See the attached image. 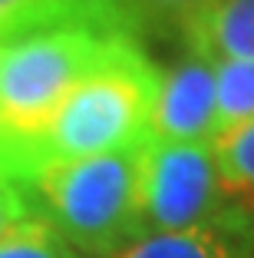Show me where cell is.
Masks as SVG:
<instances>
[{
	"label": "cell",
	"instance_id": "obj_4",
	"mask_svg": "<svg viewBox=\"0 0 254 258\" xmlns=\"http://www.w3.org/2000/svg\"><path fill=\"white\" fill-rule=\"evenodd\" d=\"M142 232H182L231 215V202L218 175L208 143H142L139 175Z\"/></svg>",
	"mask_w": 254,
	"mask_h": 258
},
{
	"label": "cell",
	"instance_id": "obj_7",
	"mask_svg": "<svg viewBox=\"0 0 254 258\" xmlns=\"http://www.w3.org/2000/svg\"><path fill=\"white\" fill-rule=\"evenodd\" d=\"M182 50L215 60L254 63V0H211L179 30Z\"/></svg>",
	"mask_w": 254,
	"mask_h": 258
},
{
	"label": "cell",
	"instance_id": "obj_1",
	"mask_svg": "<svg viewBox=\"0 0 254 258\" xmlns=\"http://www.w3.org/2000/svg\"><path fill=\"white\" fill-rule=\"evenodd\" d=\"M158 80L162 67L145 53L142 40L132 33H116L43 129L20 182L56 162L142 146L149 139Z\"/></svg>",
	"mask_w": 254,
	"mask_h": 258
},
{
	"label": "cell",
	"instance_id": "obj_3",
	"mask_svg": "<svg viewBox=\"0 0 254 258\" xmlns=\"http://www.w3.org/2000/svg\"><path fill=\"white\" fill-rule=\"evenodd\" d=\"M142 146L56 162L27 179L33 212L86 258H112L142 235Z\"/></svg>",
	"mask_w": 254,
	"mask_h": 258
},
{
	"label": "cell",
	"instance_id": "obj_12",
	"mask_svg": "<svg viewBox=\"0 0 254 258\" xmlns=\"http://www.w3.org/2000/svg\"><path fill=\"white\" fill-rule=\"evenodd\" d=\"M30 215H33V202H30L27 185L0 169V238L10 235V232H14L20 222H27Z\"/></svg>",
	"mask_w": 254,
	"mask_h": 258
},
{
	"label": "cell",
	"instance_id": "obj_9",
	"mask_svg": "<svg viewBox=\"0 0 254 258\" xmlns=\"http://www.w3.org/2000/svg\"><path fill=\"white\" fill-rule=\"evenodd\" d=\"M215 136L254 119V63L215 60Z\"/></svg>",
	"mask_w": 254,
	"mask_h": 258
},
{
	"label": "cell",
	"instance_id": "obj_11",
	"mask_svg": "<svg viewBox=\"0 0 254 258\" xmlns=\"http://www.w3.org/2000/svg\"><path fill=\"white\" fill-rule=\"evenodd\" d=\"M122 10L129 33L139 37L142 30L162 27V30H179L188 17H195L211 0H116Z\"/></svg>",
	"mask_w": 254,
	"mask_h": 258
},
{
	"label": "cell",
	"instance_id": "obj_6",
	"mask_svg": "<svg viewBox=\"0 0 254 258\" xmlns=\"http://www.w3.org/2000/svg\"><path fill=\"white\" fill-rule=\"evenodd\" d=\"M112 258H254V212L234 209L208 225L142 232Z\"/></svg>",
	"mask_w": 254,
	"mask_h": 258
},
{
	"label": "cell",
	"instance_id": "obj_5",
	"mask_svg": "<svg viewBox=\"0 0 254 258\" xmlns=\"http://www.w3.org/2000/svg\"><path fill=\"white\" fill-rule=\"evenodd\" d=\"M211 136H215V70L205 56L182 50L175 63L162 67L149 139L208 143Z\"/></svg>",
	"mask_w": 254,
	"mask_h": 258
},
{
	"label": "cell",
	"instance_id": "obj_8",
	"mask_svg": "<svg viewBox=\"0 0 254 258\" xmlns=\"http://www.w3.org/2000/svg\"><path fill=\"white\" fill-rule=\"evenodd\" d=\"M208 146L231 202L254 212V119L211 136Z\"/></svg>",
	"mask_w": 254,
	"mask_h": 258
},
{
	"label": "cell",
	"instance_id": "obj_10",
	"mask_svg": "<svg viewBox=\"0 0 254 258\" xmlns=\"http://www.w3.org/2000/svg\"><path fill=\"white\" fill-rule=\"evenodd\" d=\"M0 258H86V255L76 251L43 215L33 212L10 235L0 238Z\"/></svg>",
	"mask_w": 254,
	"mask_h": 258
},
{
	"label": "cell",
	"instance_id": "obj_2",
	"mask_svg": "<svg viewBox=\"0 0 254 258\" xmlns=\"http://www.w3.org/2000/svg\"><path fill=\"white\" fill-rule=\"evenodd\" d=\"M122 30L60 23L0 43V169L20 179L33 146L76 83Z\"/></svg>",
	"mask_w": 254,
	"mask_h": 258
}]
</instances>
